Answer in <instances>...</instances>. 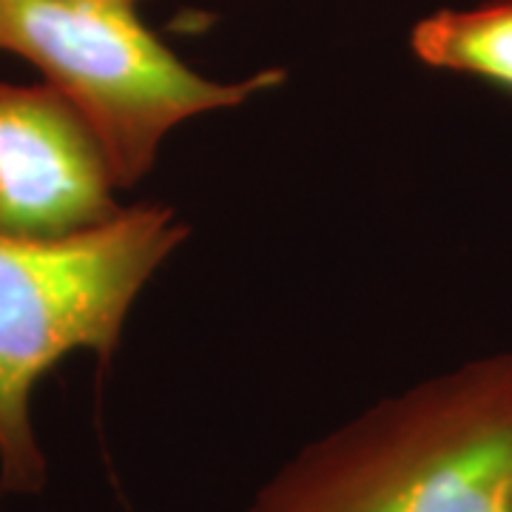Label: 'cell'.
<instances>
[{
	"instance_id": "obj_5",
	"label": "cell",
	"mask_w": 512,
	"mask_h": 512,
	"mask_svg": "<svg viewBox=\"0 0 512 512\" xmlns=\"http://www.w3.org/2000/svg\"><path fill=\"white\" fill-rule=\"evenodd\" d=\"M410 46L424 66L512 89V0L427 15L416 23Z\"/></svg>"
},
{
	"instance_id": "obj_1",
	"label": "cell",
	"mask_w": 512,
	"mask_h": 512,
	"mask_svg": "<svg viewBox=\"0 0 512 512\" xmlns=\"http://www.w3.org/2000/svg\"><path fill=\"white\" fill-rule=\"evenodd\" d=\"M248 512H512V353L384 399L302 450Z\"/></svg>"
},
{
	"instance_id": "obj_4",
	"label": "cell",
	"mask_w": 512,
	"mask_h": 512,
	"mask_svg": "<svg viewBox=\"0 0 512 512\" xmlns=\"http://www.w3.org/2000/svg\"><path fill=\"white\" fill-rule=\"evenodd\" d=\"M92 126L52 86L0 83V237L57 242L117 220Z\"/></svg>"
},
{
	"instance_id": "obj_3",
	"label": "cell",
	"mask_w": 512,
	"mask_h": 512,
	"mask_svg": "<svg viewBox=\"0 0 512 512\" xmlns=\"http://www.w3.org/2000/svg\"><path fill=\"white\" fill-rule=\"evenodd\" d=\"M0 52L29 60L83 114L117 188L146 174L177 123L234 109L282 80L202 77L143 26L134 0H0Z\"/></svg>"
},
{
	"instance_id": "obj_2",
	"label": "cell",
	"mask_w": 512,
	"mask_h": 512,
	"mask_svg": "<svg viewBox=\"0 0 512 512\" xmlns=\"http://www.w3.org/2000/svg\"><path fill=\"white\" fill-rule=\"evenodd\" d=\"M188 234L171 208L137 205L57 242L0 237V487L32 495L46 456L32 424L37 382L74 350L109 359L140 288Z\"/></svg>"
}]
</instances>
